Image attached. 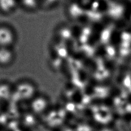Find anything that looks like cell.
I'll list each match as a JSON object with an SVG mask.
<instances>
[{
    "label": "cell",
    "instance_id": "6da1fadb",
    "mask_svg": "<svg viewBox=\"0 0 131 131\" xmlns=\"http://www.w3.org/2000/svg\"><path fill=\"white\" fill-rule=\"evenodd\" d=\"M36 88L32 82L22 80L18 82L13 88V94H15L20 101H31L36 95Z\"/></svg>",
    "mask_w": 131,
    "mask_h": 131
},
{
    "label": "cell",
    "instance_id": "7a4b0ae2",
    "mask_svg": "<svg viewBox=\"0 0 131 131\" xmlns=\"http://www.w3.org/2000/svg\"><path fill=\"white\" fill-rule=\"evenodd\" d=\"M16 38L15 32L11 27L0 25V47L12 48Z\"/></svg>",
    "mask_w": 131,
    "mask_h": 131
},
{
    "label": "cell",
    "instance_id": "3957f363",
    "mask_svg": "<svg viewBox=\"0 0 131 131\" xmlns=\"http://www.w3.org/2000/svg\"><path fill=\"white\" fill-rule=\"evenodd\" d=\"M30 107L31 113L35 115L39 116L46 111L48 105V100L46 97L42 95L37 94L30 101Z\"/></svg>",
    "mask_w": 131,
    "mask_h": 131
},
{
    "label": "cell",
    "instance_id": "277c9868",
    "mask_svg": "<svg viewBox=\"0 0 131 131\" xmlns=\"http://www.w3.org/2000/svg\"><path fill=\"white\" fill-rule=\"evenodd\" d=\"M15 59V53L12 48L0 47V66L6 67L10 66Z\"/></svg>",
    "mask_w": 131,
    "mask_h": 131
},
{
    "label": "cell",
    "instance_id": "5b68a950",
    "mask_svg": "<svg viewBox=\"0 0 131 131\" xmlns=\"http://www.w3.org/2000/svg\"><path fill=\"white\" fill-rule=\"evenodd\" d=\"M16 6V0H0V10L4 13L13 11Z\"/></svg>",
    "mask_w": 131,
    "mask_h": 131
}]
</instances>
